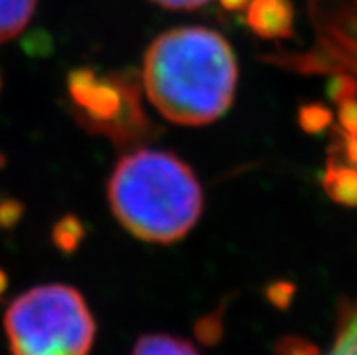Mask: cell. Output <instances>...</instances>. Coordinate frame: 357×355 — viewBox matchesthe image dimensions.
Masks as SVG:
<instances>
[{
    "instance_id": "8992f818",
    "label": "cell",
    "mask_w": 357,
    "mask_h": 355,
    "mask_svg": "<svg viewBox=\"0 0 357 355\" xmlns=\"http://www.w3.org/2000/svg\"><path fill=\"white\" fill-rule=\"evenodd\" d=\"M278 355H323L312 342L299 338H287L278 345ZM325 355H357V333L335 330L334 345Z\"/></svg>"
},
{
    "instance_id": "ba28073f",
    "label": "cell",
    "mask_w": 357,
    "mask_h": 355,
    "mask_svg": "<svg viewBox=\"0 0 357 355\" xmlns=\"http://www.w3.org/2000/svg\"><path fill=\"white\" fill-rule=\"evenodd\" d=\"M38 0H0V44L24 31L35 15Z\"/></svg>"
},
{
    "instance_id": "7a4b0ae2",
    "label": "cell",
    "mask_w": 357,
    "mask_h": 355,
    "mask_svg": "<svg viewBox=\"0 0 357 355\" xmlns=\"http://www.w3.org/2000/svg\"><path fill=\"white\" fill-rule=\"evenodd\" d=\"M111 211L138 239L174 243L202 216L204 192L185 162L171 153L142 149L114 167L107 185Z\"/></svg>"
},
{
    "instance_id": "ac0fdd59",
    "label": "cell",
    "mask_w": 357,
    "mask_h": 355,
    "mask_svg": "<svg viewBox=\"0 0 357 355\" xmlns=\"http://www.w3.org/2000/svg\"><path fill=\"white\" fill-rule=\"evenodd\" d=\"M6 287H8V275H6L4 270H0V296L4 294Z\"/></svg>"
},
{
    "instance_id": "5b68a950",
    "label": "cell",
    "mask_w": 357,
    "mask_h": 355,
    "mask_svg": "<svg viewBox=\"0 0 357 355\" xmlns=\"http://www.w3.org/2000/svg\"><path fill=\"white\" fill-rule=\"evenodd\" d=\"M247 24L261 38H290L294 35V8L290 0H250Z\"/></svg>"
},
{
    "instance_id": "7c38bea8",
    "label": "cell",
    "mask_w": 357,
    "mask_h": 355,
    "mask_svg": "<svg viewBox=\"0 0 357 355\" xmlns=\"http://www.w3.org/2000/svg\"><path fill=\"white\" fill-rule=\"evenodd\" d=\"M340 126L344 133V138L357 136V98L356 95L344 96L340 100Z\"/></svg>"
},
{
    "instance_id": "4fadbf2b",
    "label": "cell",
    "mask_w": 357,
    "mask_h": 355,
    "mask_svg": "<svg viewBox=\"0 0 357 355\" xmlns=\"http://www.w3.org/2000/svg\"><path fill=\"white\" fill-rule=\"evenodd\" d=\"M24 214V205L17 199H4L0 202V229L13 227Z\"/></svg>"
},
{
    "instance_id": "52a82bcc",
    "label": "cell",
    "mask_w": 357,
    "mask_h": 355,
    "mask_svg": "<svg viewBox=\"0 0 357 355\" xmlns=\"http://www.w3.org/2000/svg\"><path fill=\"white\" fill-rule=\"evenodd\" d=\"M325 189L334 202L357 205V165L328 163L325 172Z\"/></svg>"
},
{
    "instance_id": "e0dca14e",
    "label": "cell",
    "mask_w": 357,
    "mask_h": 355,
    "mask_svg": "<svg viewBox=\"0 0 357 355\" xmlns=\"http://www.w3.org/2000/svg\"><path fill=\"white\" fill-rule=\"evenodd\" d=\"M222 6L229 11H240V9H247L250 4V0H220Z\"/></svg>"
},
{
    "instance_id": "6da1fadb",
    "label": "cell",
    "mask_w": 357,
    "mask_h": 355,
    "mask_svg": "<svg viewBox=\"0 0 357 355\" xmlns=\"http://www.w3.org/2000/svg\"><path fill=\"white\" fill-rule=\"evenodd\" d=\"M144 89L162 116L178 126H207L231 107L238 84L232 47L207 27H176L145 53Z\"/></svg>"
},
{
    "instance_id": "8fae6325",
    "label": "cell",
    "mask_w": 357,
    "mask_h": 355,
    "mask_svg": "<svg viewBox=\"0 0 357 355\" xmlns=\"http://www.w3.org/2000/svg\"><path fill=\"white\" fill-rule=\"evenodd\" d=\"M331 111L319 104L305 105L299 113V123L307 133H319L331 123Z\"/></svg>"
},
{
    "instance_id": "9c48e42d",
    "label": "cell",
    "mask_w": 357,
    "mask_h": 355,
    "mask_svg": "<svg viewBox=\"0 0 357 355\" xmlns=\"http://www.w3.org/2000/svg\"><path fill=\"white\" fill-rule=\"evenodd\" d=\"M131 355H202L189 341L167 333H151L138 339Z\"/></svg>"
},
{
    "instance_id": "277c9868",
    "label": "cell",
    "mask_w": 357,
    "mask_h": 355,
    "mask_svg": "<svg viewBox=\"0 0 357 355\" xmlns=\"http://www.w3.org/2000/svg\"><path fill=\"white\" fill-rule=\"evenodd\" d=\"M68 89L82 123L114 139L132 138L144 127L138 95L126 78L98 77L91 69H75Z\"/></svg>"
},
{
    "instance_id": "2e32d148",
    "label": "cell",
    "mask_w": 357,
    "mask_h": 355,
    "mask_svg": "<svg viewBox=\"0 0 357 355\" xmlns=\"http://www.w3.org/2000/svg\"><path fill=\"white\" fill-rule=\"evenodd\" d=\"M344 153H347V158L352 165H357V136L356 138H344Z\"/></svg>"
},
{
    "instance_id": "30bf717a",
    "label": "cell",
    "mask_w": 357,
    "mask_h": 355,
    "mask_svg": "<svg viewBox=\"0 0 357 355\" xmlns=\"http://www.w3.org/2000/svg\"><path fill=\"white\" fill-rule=\"evenodd\" d=\"M84 236H86L84 223L77 216H73V214L63 216L53 227V243L63 254H71V252L77 250Z\"/></svg>"
},
{
    "instance_id": "9a60e30c",
    "label": "cell",
    "mask_w": 357,
    "mask_h": 355,
    "mask_svg": "<svg viewBox=\"0 0 357 355\" xmlns=\"http://www.w3.org/2000/svg\"><path fill=\"white\" fill-rule=\"evenodd\" d=\"M153 2L165 9H196L207 4L208 0H153Z\"/></svg>"
},
{
    "instance_id": "5bb4252c",
    "label": "cell",
    "mask_w": 357,
    "mask_h": 355,
    "mask_svg": "<svg viewBox=\"0 0 357 355\" xmlns=\"http://www.w3.org/2000/svg\"><path fill=\"white\" fill-rule=\"evenodd\" d=\"M294 294V287L290 283H285V281H281V283H274L272 287H268L267 296L274 305L280 306H287L290 301V297Z\"/></svg>"
},
{
    "instance_id": "3957f363",
    "label": "cell",
    "mask_w": 357,
    "mask_h": 355,
    "mask_svg": "<svg viewBox=\"0 0 357 355\" xmlns=\"http://www.w3.org/2000/svg\"><path fill=\"white\" fill-rule=\"evenodd\" d=\"M4 330L13 355H89L96 323L77 288L44 285L9 305Z\"/></svg>"
}]
</instances>
